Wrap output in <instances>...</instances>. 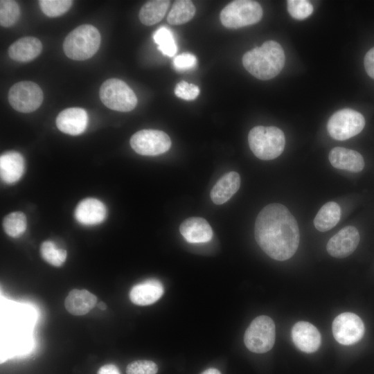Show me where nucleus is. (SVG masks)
Listing matches in <instances>:
<instances>
[{
  "label": "nucleus",
  "instance_id": "obj_11",
  "mask_svg": "<svg viewBox=\"0 0 374 374\" xmlns=\"http://www.w3.org/2000/svg\"><path fill=\"white\" fill-rule=\"evenodd\" d=\"M335 340L343 345H353L362 339L365 328L363 321L357 314L344 312L335 317L332 325Z\"/></svg>",
  "mask_w": 374,
  "mask_h": 374
},
{
  "label": "nucleus",
  "instance_id": "obj_38",
  "mask_svg": "<svg viewBox=\"0 0 374 374\" xmlns=\"http://www.w3.org/2000/svg\"><path fill=\"white\" fill-rule=\"evenodd\" d=\"M97 306L100 310H105L107 308L106 304L103 302L98 303Z\"/></svg>",
  "mask_w": 374,
  "mask_h": 374
},
{
  "label": "nucleus",
  "instance_id": "obj_16",
  "mask_svg": "<svg viewBox=\"0 0 374 374\" xmlns=\"http://www.w3.org/2000/svg\"><path fill=\"white\" fill-rule=\"evenodd\" d=\"M164 292L162 283L157 279L150 278L132 287L130 299L137 305H149L157 301Z\"/></svg>",
  "mask_w": 374,
  "mask_h": 374
},
{
  "label": "nucleus",
  "instance_id": "obj_33",
  "mask_svg": "<svg viewBox=\"0 0 374 374\" xmlns=\"http://www.w3.org/2000/svg\"><path fill=\"white\" fill-rule=\"evenodd\" d=\"M175 93L178 98L186 100H192L195 99L199 94V89L194 84L181 81L177 84L175 89Z\"/></svg>",
  "mask_w": 374,
  "mask_h": 374
},
{
  "label": "nucleus",
  "instance_id": "obj_10",
  "mask_svg": "<svg viewBox=\"0 0 374 374\" xmlns=\"http://www.w3.org/2000/svg\"><path fill=\"white\" fill-rule=\"evenodd\" d=\"M132 148L144 156H156L166 152L171 146V140L164 132L157 130H142L130 139Z\"/></svg>",
  "mask_w": 374,
  "mask_h": 374
},
{
  "label": "nucleus",
  "instance_id": "obj_31",
  "mask_svg": "<svg viewBox=\"0 0 374 374\" xmlns=\"http://www.w3.org/2000/svg\"><path fill=\"white\" fill-rule=\"evenodd\" d=\"M287 6L288 12L296 19H304L313 12L312 5L306 0H288Z\"/></svg>",
  "mask_w": 374,
  "mask_h": 374
},
{
  "label": "nucleus",
  "instance_id": "obj_35",
  "mask_svg": "<svg viewBox=\"0 0 374 374\" xmlns=\"http://www.w3.org/2000/svg\"><path fill=\"white\" fill-rule=\"evenodd\" d=\"M364 64L367 74L374 79V47L366 53L364 57Z\"/></svg>",
  "mask_w": 374,
  "mask_h": 374
},
{
  "label": "nucleus",
  "instance_id": "obj_29",
  "mask_svg": "<svg viewBox=\"0 0 374 374\" xmlns=\"http://www.w3.org/2000/svg\"><path fill=\"white\" fill-rule=\"evenodd\" d=\"M20 15L18 3L11 0L0 1V24L3 27L14 25Z\"/></svg>",
  "mask_w": 374,
  "mask_h": 374
},
{
  "label": "nucleus",
  "instance_id": "obj_21",
  "mask_svg": "<svg viewBox=\"0 0 374 374\" xmlns=\"http://www.w3.org/2000/svg\"><path fill=\"white\" fill-rule=\"evenodd\" d=\"M97 305V297L86 290H72L64 300V307L71 314H87Z\"/></svg>",
  "mask_w": 374,
  "mask_h": 374
},
{
  "label": "nucleus",
  "instance_id": "obj_6",
  "mask_svg": "<svg viewBox=\"0 0 374 374\" xmlns=\"http://www.w3.org/2000/svg\"><path fill=\"white\" fill-rule=\"evenodd\" d=\"M99 96L107 107L118 112H130L137 104V98L132 89L117 78L105 80L100 88Z\"/></svg>",
  "mask_w": 374,
  "mask_h": 374
},
{
  "label": "nucleus",
  "instance_id": "obj_23",
  "mask_svg": "<svg viewBox=\"0 0 374 374\" xmlns=\"http://www.w3.org/2000/svg\"><path fill=\"white\" fill-rule=\"evenodd\" d=\"M341 217V208L334 202L326 203L319 209L314 220L315 228L321 232H325L333 228Z\"/></svg>",
  "mask_w": 374,
  "mask_h": 374
},
{
  "label": "nucleus",
  "instance_id": "obj_7",
  "mask_svg": "<svg viewBox=\"0 0 374 374\" xmlns=\"http://www.w3.org/2000/svg\"><path fill=\"white\" fill-rule=\"evenodd\" d=\"M276 328L274 321L268 316L255 318L247 328L244 343L248 350L256 353L270 350L274 345Z\"/></svg>",
  "mask_w": 374,
  "mask_h": 374
},
{
  "label": "nucleus",
  "instance_id": "obj_30",
  "mask_svg": "<svg viewBox=\"0 0 374 374\" xmlns=\"http://www.w3.org/2000/svg\"><path fill=\"white\" fill-rule=\"evenodd\" d=\"M70 0H40L42 12L50 17H56L67 12L72 5Z\"/></svg>",
  "mask_w": 374,
  "mask_h": 374
},
{
  "label": "nucleus",
  "instance_id": "obj_28",
  "mask_svg": "<svg viewBox=\"0 0 374 374\" xmlns=\"http://www.w3.org/2000/svg\"><path fill=\"white\" fill-rule=\"evenodd\" d=\"M40 254L46 262L55 267L62 266L67 256L65 249L57 248L51 240L42 242L40 247Z\"/></svg>",
  "mask_w": 374,
  "mask_h": 374
},
{
  "label": "nucleus",
  "instance_id": "obj_13",
  "mask_svg": "<svg viewBox=\"0 0 374 374\" xmlns=\"http://www.w3.org/2000/svg\"><path fill=\"white\" fill-rule=\"evenodd\" d=\"M292 339L301 351L312 353L321 346V337L318 329L308 321H299L292 328Z\"/></svg>",
  "mask_w": 374,
  "mask_h": 374
},
{
  "label": "nucleus",
  "instance_id": "obj_32",
  "mask_svg": "<svg viewBox=\"0 0 374 374\" xmlns=\"http://www.w3.org/2000/svg\"><path fill=\"white\" fill-rule=\"evenodd\" d=\"M157 365L150 360H136L126 368L127 374H157Z\"/></svg>",
  "mask_w": 374,
  "mask_h": 374
},
{
  "label": "nucleus",
  "instance_id": "obj_19",
  "mask_svg": "<svg viewBox=\"0 0 374 374\" xmlns=\"http://www.w3.org/2000/svg\"><path fill=\"white\" fill-rule=\"evenodd\" d=\"M25 163L22 155L16 151H8L0 157V175L6 184L17 181L24 172Z\"/></svg>",
  "mask_w": 374,
  "mask_h": 374
},
{
  "label": "nucleus",
  "instance_id": "obj_17",
  "mask_svg": "<svg viewBox=\"0 0 374 374\" xmlns=\"http://www.w3.org/2000/svg\"><path fill=\"white\" fill-rule=\"evenodd\" d=\"M179 231L190 243H204L213 237V230L208 222L199 217L186 219L179 226Z\"/></svg>",
  "mask_w": 374,
  "mask_h": 374
},
{
  "label": "nucleus",
  "instance_id": "obj_37",
  "mask_svg": "<svg viewBox=\"0 0 374 374\" xmlns=\"http://www.w3.org/2000/svg\"><path fill=\"white\" fill-rule=\"evenodd\" d=\"M201 374H221L220 371L216 368H211L208 369H206L204 372H202Z\"/></svg>",
  "mask_w": 374,
  "mask_h": 374
},
{
  "label": "nucleus",
  "instance_id": "obj_22",
  "mask_svg": "<svg viewBox=\"0 0 374 374\" xmlns=\"http://www.w3.org/2000/svg\"><path fill=\"white\" fill-rule=\"evenodd\" d=\"M240 175L234 171L224 175L211 189L210 196L213 202L220 205L226 202L238 190Z\"/></svg>",
  "mask_w": 374,
  "mask_h": 374
},
{
  "label": "nucleus",
  "instance_id": "obj_5",
  "mask_svg": "<svg viewBox=\"0 0 374 374\" xmlns=\"http://www.w3.org/2000/svg\"><path fill=\"white\" fill-rule=\"evenodd\" d=\"M262 17V9L255 1L236 0L229 3L221 11L222 25L229 28H239L258 23Z\"/></svg>",
  "mask_w": 374,
  "mask_h": 374
},
{
  "label": "nucleus",
  "instance_id": "obj_1",
  "mask_svg": "<svg viewBox=\"0 0 374 374\" xmlns=\"http://www.w3.org/2000/svg\"><path fill=\"white\" fill-rule=\"evenodd\" d=\"M255 239L270 258L286 260L296 251L299 229L287 207L278 203L267 205L258 213L254 226Z\"/></svg>",
  "mask_w": 374,
  "mask_h": 374
},
{
  "label": "nucleus",
  "instance_id": "obj_36",
  "mask_svg": "<svg viewBox=\"0 0 374 374\" xmlns=\"http://www.w3.org/2000/svg\"><path fill=\"white\" fill-rule=\"evenodd\" d=\"M97 374H121L118 368L114 364H105L101 366Z\"/></svg>",
  "mask_w": 374,
  "mask_h": 374
},
{
  "label": "nucleus",
  "instance_id": "obj_4",
  "mask_svg": "<svg viewBox=\"0 0 374 374\" xmlns=\"http://www.w3.org/2000/svg\"><path fill=\"white\" fill-rule=\"evenodd\" d=\"M100 44V35L98 29L92 25L83 24L68 34L63 43V50L70 59L84 60L97 52Z\"/></svg>",
  "mask_w": 374,
  "mask_h": 374
},
{
  "label": "nucleus",
  "instance_id": "obj_18",
  "mask_svg": "<svg viewBox=\"0 0 374 374\" xmlns=\"http://www.w3.org/2000/svg\"><path fill=\"white\" fill-rule=\"evenodd\" d=\"M329 161L335 168L352 172H359L364 167V160L357 151L335 147L329 153Z\"/></svg>",
  "mask_w": 374,
  "mask_h": 374
},
{
  "label": "nucleus",
  "instance_id": "obj_9",
  "mask_svg": "<svg viewBox=\"0 0 374 374\" xmlns=\"http://www.w3.org/2000/svg\"><path fill=\"white\" fill-rule=\"evenodd\" d=\"M43 96V92L38 84L30 81H21L10 87L8 101L15 110L21 113H30L39 107Z\"/></svg>",
  "mask_w": 374,
  "mask_h": 374
},
{
  "label": "nucleus",
  "instance_id": "obj_26",
  "mask_svg": "<svg viewBox=\"0 0 374 374\" xmlns=\"http://www.w3.org/2000/svg\"><path fill=\"white\" fill-rule=\"evenodd\" d=\"M153 39L163 55L172 57L177 53V47L173 34L167 27L158 28L153 34Z\"/></svg>",
  "mask_w": 374,
  "mask_h": 374
},
{
  "label": "nucleus",
  "instance_id": "obj_15",
  "mask_svg": "<svg viewBox=\"0 0 374 374\" xmlns=\"http://www.w3.org/2000/svg\"><path fill=\"white\" fill-rule=\"evenodd\" d=\"M107 209L105 204L95 198H86L77 205L74 216L76 220L87 226L101 223L105 218Z\"/></svg>",
  "mask_w": 374,
  "mask_h": 374
},
{
  "label": "nucleus",
  "instance_id": "obj_34",
  "mask_svg": "<svg viewBox=\"0 0 374 374\" xmlns=\"http://www.w3.org/2000/svg\"><path fill=\"white\" fill-rule=\"evenodd\" d=\"M173 64L177 70H188L194 68L197 64L196 57L188 53L177 55L173 60Z\"/></svg>",
  "mask_w": 374,
  "mask_h": 374
},
{
  "label": "nucleus",
  "instance_id": "obj_25",
  "mask_svg": "<svg viewBox=\"0 0 374 374\" xmlns=\"http://www.w3.org/2000/svg\"><path fill=\"white\" fill-rule=\"evenodd\" d=\"M195 10V7L191 1H176L168 15L167 21L171 25L185 24L194 17Z\"/></svg>",
  "mask_w": 374,
  "mask_h": 374
},
{
  "label": "nucleus",
  "instance_id": "obj_24",
  "mask_svg": "<svg viewBox=\"0 0 374 374\" xmlns=\"http://www.w3.org/2000/svg\"><path fill=\"white\" fill-rule=\"evenodd\" d=\"M170 4L167 0H154L145 3L140 10L139 19L147 26H152L159 22Z\"/></svg>",
  "mask_w": 374,
  "mask_h": 374
},
{
  "label": "nucleus",
  "instance_id": "obj_2",
  "mask_svg": "<svg viewBox=\"0 0 374 374\" xmlns=\"http://www.w3.org/2000/svg\"><path fill=\"white\" fill-rule=\"evenodd\" d=\"M285 56L282 46L277 42H265L244 53L242 64L245 69L260 80H269L283 69Z\"/></svg>",
  "mask_w": 374,
  "mask_h": 374
},
{
  "label": "nucleus",
  "instance_id": "obj_14",
  "mask_svg": "<svg viewBox=\"0 0 374 374\" xmlns=\"http://www.w3.org/2000/svg\"><path fill=\"white\" fill-rule=\"evenodd\" d=\"M88 116L86 111L80 107H71L62 111L56 118L57 128L62 132L76 136L87 128Z\"/></svg>",
  "mask_w": 374,
  "mask_h": 374
},
{
  "label": "nucleus",
  "instance_id": "obj_27",
  "mask_svg": "<svg viewBox=\"0 0 374 374\" xmlns=\"http://www.w3.org/2000/svg\"><path fill=\"white\" fill-rule=\"evenodd\" d=\"M26 217L24 213L16 211L7 215L3 222L6 234L12 238H18L26 229Z\"/></svg>",
  "mask_w": 374,
  "mask_h": 374
},
{
  "label": "nucleus",
  "instance_id": "obj_8",
  "mask_svg": "<svg viewBox=\"0 0 374 374\" xmlns=\"http://www.w3.org/2000/svg\"><path fill=\"white\" fill-rule=\"evenodd\" d=\"M364 126L365 119L362 114L354 109H343L330 116L327 130L332 138L344 141L359 134Z\"/></svg>",
  "mask_w": 374,
  "mask_h": 374
},
{
  "label": "nucleus",
  "instance_id": "obj_20",
  "mask_svg": "<svg viewBox=\"0 0 374 374\" xmlns=\"http://www.w3.org/2000/svg\"><path fill=\"white\" fill-rule=\"evenodd\" d=\"M40 40L34 37H24L12 43L8 48L10 57L17 62H27L36 58L42 52Z\"/></svg>",
  "mask_w": 374,
  "mask_h": 374
},
{
  "label": "nucleus",
  "instance_id": "obj_12",
  "mask_svg": "<svg viewBox=\"0 0 374 374\" xmlns=\"http://www.w3.org/2000/svg\"><path fill=\"white\" fill-rule=\"evenodd\" d=\"M360 240L358 230L353 226H347L334 235L328 242L326 249L332 257L346 258L352 254Z\"/></svg>",
  "mask_w": 374,
  "mask_h": 374
},
{
  "label": "nucleus",
  "instance_id": "obj_3",
  "mask_svg": "<svg viewBox=\"0 0 374 374\" xmlns=\"http://www.w3.org/2000/svg\"><path fill=\"white\" fill-rule=\"evenodd\" d=\"M249 148L262 160H271L281 154L285 145L283 132L274 126H256L248 135Z\"/></svg>",
  "mask_w": 374,
  "mask_h": 374
}]
</instances>
